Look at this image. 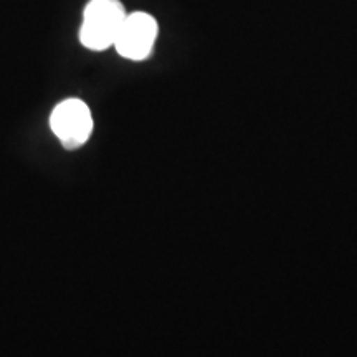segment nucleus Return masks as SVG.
Masks as SVG:
<instances>
[{
  "label": "nucleus",
  "instance_id": "obj_1",
  "mask_svg": "<svg viewBox=\"0 0 357 357\" xmlns=\"http://www.w3.org/2000/svg\"><path fill=\"white\" fill-rule=\"evenodd\" d=\"M126 17L121 0H89L83 12L79 42L88 50H108L114 47Z\"/></svg>",
  "mask_w": 357,
  "mask_h": 357
},
{
  "label": "nucleus",
  "instance_id": "obj_3",
  "mask_svg": "<svg viewBox=\"0 0 357 357\" xmlns=\"http://www.w3.org/2000/svg\"><path fill=\"white\" fill-rule=\"evenodd\" d=\"M159 25L153 15L146 12L128 13L126 20L116 37L114 48L123 58L142 61L153 53Z\"/></svg>",
  "mask_w": 357,
  "mask_h": 357
},
{
  "label": "nucleus",
  "instance_id": "obj_2",
  "mask_svg": "<svg viewBox=\"0 0 357 357\" xmlns=\"http://www.w3.org/2000/svg\"><path fill=\"white\" fill-rule=\"evenodd\" d=\"M50 128L65 149H78L93 132V116L86 102L77 98L61 101L50 116Z\"/></svg>",
  "mask_w": 357,
  "mask_h": 357
}]
</instances>
